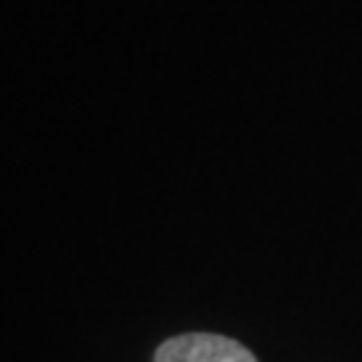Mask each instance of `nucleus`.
I'll return each mask as SVG.
<instances>
[{
	"instance_id": "1",
	"label": "nucleus",
	"mask_w": 362,
	"mask_h": 362,
	"mask_svg": "<svg viewBox=\"0 0 362 362\" xmlns=\"http://www.w3.org/2000/svg\"><path fill=\"white\" fill-rule=\"evenodd\" d=\"M153 362H258L239 341L215 333H185L164 341Z\"/></svg>"
}]
</instances>
